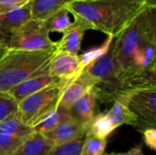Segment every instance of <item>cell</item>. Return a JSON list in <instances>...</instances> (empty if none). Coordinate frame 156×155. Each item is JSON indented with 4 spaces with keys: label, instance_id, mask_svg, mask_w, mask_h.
Returning a JSON list of instances; mask_svg holds the SVG:
<instances>
[{
    "label": "cell",
    "instance_id": "6da1fadb",
    "mask_svg": "<svg viewBox=\"0 0 156 155\" xmlns=\"http://www.w3.org/2000/svg\"><path fill=\"white\" fill-rule=\"evenodd\" d=\"M155 0H75L65 8L85 30H98L116 37Z\"/></svg>",
    "mask_w": 156,
    "mask_h": 155
},
{
    "label": "cell",
    "instance_id": "7a4b0ae2",
    "mask_svg": "<svg viewBox=\"0 0 156 155\" xmlns=\"http://www.w3.org/2000/svg\"><path fill=\"white\" fill-rule=\"evenodd\" d=\"M57 47L40 51L10 49L0 59V93H7L19 83L37 75L48 73Z\"/></svg>",
    "mask_w": 156,
    "mask_h": 155
},
{
    "label": "cell",
    "instance_id": "3957f363",
    "mask_svg": "<svg viewBox=\"0 0 156 155\" xmlns=\"http://www.w3.org/2000/svg\"><path fill=\"white\" fill-rule=\"evenodd\" d=\"M156 6L143 11L118 37H114L113 46L116 60L122 74L133 66V56L138 48L146 39H156Z\"/></svg>",
    "mask_w": 156,
    "mask_h": 155
},
{
    "label": "cell",
    "instance_id": "277c9868",
    "mask_svg": "<svg viewBox=\"0 0 156 155\" xmlns=\"http://www.w3.org/2000/svg\"><path fill=\"white\" fill-rule=\"evenodd\" d=\"M62 90L59 84L52 85L21 100L16 110L21 122L33 129L47 114L58 108Z\"/></svg>",
    "mask_w": 156,
    "mask_h": 155
},
{
    "label": "cell",
    "instance_id": "5b68a950",
    "mask_svg": "<svg viewBox=\"0 0 156 155\" xmlns=\"http://www.w3.org/2000/svg\"><path fill=\"white\" fill-rule=\"evenodd\" d=\"M57 47L49 37L43 21L31 19L9 36L8 48L24 51H40Z\"/></svg>",
    "mask_w": 156,
    "mask_h": 155
},
{
    "label": "cell",
    "instance_id": "8992f818",
    "mask_svg": "<svg viewBox=\"0 0 156 155\" xmlns=\"http://www.w3.org/2000/svg\"><path fill=\"white\" fill-rule=\"evenodd\" d=\"M128 106L137 117L135 128L144 132L156 125V88L145 89L133 93L128 100Z\"/></svg>",
    "mask_w": 156,
    "mask_h": 155
},
{
    "label": "cell",
    "instance_id": "52a82bcc",
    "mask_svg": "<svg viewBox=\"0 0 156 155\" xmlns=\"http://www.w3.org/2000/svg\"><path fill=\"white\" fill-rule=\"evenodd\" d=\"M34 132L25 125L16 111L0 122V155H13Z\"/></svg>",
    "mask_w": 156,
    "mask_h": 155
},
{
    "label": "cell",
    "instance_id": "ba28073f",
    "mask_svg": "<svg viewBox=\"0 0 156 155\" xmlns=\"http://www.w3.org/2000/svg\"><path fill=\"white\" fill-rule=\"evenodd\" d=\"M49 74L59 80V85L64 89L69 83L75 80L83 71L79 55L56 51L48 66Z\"/></svg>",
    "mask_w": 156,
    "mask_h": 155
},
{
    "label": "cell",
    "instance_id": "9c48e42d",
    "mask_svg": "<svg viewBox=\"0 0 156 155\" xmlns=\"http://www.w3.org/2000/svg\"><path fill=\"white\" fill-rule=\"evenodd\" d=\"M113 41L105 54L89 64L82 71L94 80L95 85L100 81L122 76V69L115 58Z\"/></svg>",
    "mask_w": 156,
    "mask_h": 155
},
{
    "label": "cell",
    "instance_id": "30bf717a",
    "mask_svg": "<svg viewBox=\"0 0 156 155\" xmlns=\"http://www.w3.org/2000/svg\"><path fill=\"white\" fill-rule=\"evenodd\" d=\"M86 131L87 128L78 122L69 111H66L58 126L53 131L44 135L48 137L55 146H58L84 136Z\"/></svg>",
    "mask_w": 156,
    "mask_h": 155
},
{
    "label": "cell",
    "instance_id": "8fae6325",
    "mask_svg": "<svg viewBox=\"0 0 156 155\" xmlns=\"http://www.w3.org/2000/svg\"><path fill=\"white\" fill-rule=\"evenodd\" d=\"M56 84H59V80L57 78L51 76L48 72L35 76L19 83L18 85L11 89L6 94L9 95L18 104L27 97L41 90L42 89Z\"/></svg>",
    "mask_w": 156,
    "mask_h": 155
},
{
    "label": "cell",
    "instance_id": "7c38bea8",
    "mask_svg": "<svg viewBox=\"0 0 156 155\" xmlns=\"http://www.w3.org/2000/svg\"><path fill=\"white\" fill-rule=\"evenodd\" d=\"M95 86V82L83 72L63 90L58 100V107L69 111L73 104Z\"/></svg>",
    "mask_w": 156,
    "mask_h": 155
},
{
    "label": "cell",
    "instance_id": "4fadbf2b",
    "mask_svg": "<svg viewBox=\"0 0 156 155\" xmlns=\"http://www.w3.org/2000/svg\"><path fill=\"white\" fill-rule=\"evenodd\" d=\"M32 19L31 5L27 3L16 9L0 16V31L5 36H10L19 27Z\"/></svg>",
    "mask_w": 156,
    "mask_h": 155
},
{
    "label": "cell",
    "instance_id": "5bb4252c",
    "mask_svg": "<svg viewBox=\"0 0 156 155\" xmlns=\"http://www.w3.org/2000/svg\"><path fill=\"white\" fill-rule=\"evenodd\" d=\"M97 98L92 89L83 95L69 111V113L88 129L90 123L95 117Z\"/></svg>",
    "mask_w": 156,
    "mask_h": 155
},
{
    "label": "cell",
    "instance_id": "9a60e30c",
    "mask_svg": "<svg viewBox=\"0 0 156 155\" xmlns=\"http://www.w3.org/2000/svg\"><path fill=\"white\" fill-rule=\"evenodd\" d=\"M85 31L80 24L73 21L70 26L62 33V37L57 41V50L78 56Z\"/></svg>",
    "mask_w": 156,
    "mask_h": 155
},
{
    "label": "cell",
    "instance_id": "2e32d148",
    "mask_svg": "<svg viewBox=\"0 0 156 155\" xmlns=\"http://www.w3.org/2000/svg\"><path fill=\"white\" fill-rule=\"evenodd\" d=\"M54 147L48 137L34 132L13 155H48Z\"/></svg>",
    "mask_w": 156,
    "mask_h": 155
},
{
    "label": "cell",
    "instance_id": "e0dca14e",
    "mask_svg": "<svg viewBox=\"0 0 156 155\" xmlns=\"http://www.w3.org/2000/svg\"><path fill=\"white\" fill-rule=\"evenodd\" d=\"M128 98H120L113 101L111 110L106 112L107 117L112 122L115 129L127 124L135 127L137 124V117L128 106Z\"/></svg>",
    "mask_w": 156,
    "mask_h": 155
},
{
    "label": "cell",
    "instance_id": "ac0fdd59",
    "mask_svg": "<svg viewBox=\"0 0 156 155\" xmlns=\"http://www.w3.org/2000/svg\"><path fill=\"white\" fill-rule=\"evenodd\" d=\"M75 0H30L32 19L44 21Z\"/></svg>",
    "mask_w": 156,
    "mask_h": 155
},
{
    "label": "cell",
    "instance_id": "d6986e66",
    "mask_svg": "<svg viewBox=\"0 0 156 155\" xmlns=\"http://www.w3.org/2000/svg\"><path fill=\"white\" fill-rule=\"evenodd\" d=\"M44 26L46 29L50 32H58L63 33L65 32L72 24V21L69 17V11L63 7L58 11L48 16L46 20L43 21Z\"/></svg>",
    "mask_w": 156,
    "mask_h": 155
},
{
    "label": "cell",
    "instance_id": "ffe728a7",
    "mask_svg": "<svg viewBox=\"0 0 156 155\" xmlns=\"http://www.w3.org/2000/svg\"><path fill=\"white\" fill-rule=\"evenodd\" d=\"M87 131L100 139L106 140L107 137L115 131V127L109 120L106 113H101L94 117Z\"/></svg>",
    "mask_w": 156,
    "mask_h": 155
},
{
    "label": "cell",
    "instance_id": "44dd1931",
    "mask_svg": "<svg viewBox=\"0 0 156 155\" xmlns=\"http://www.w3.org/2000/svg\"><path fill=\"white\" fill-rule=\"evenodd\" d=\"M107 140L100 139L86 131L80 155H104Z\"/></svg>",
    "mask_w": 156,
    "mask_h": 155
},
{
    "label": "cell",
    "instance_id": "7402d4cb",
    "mask_svg": "<svg viewBox=\"0 0 156 155\" xmlns=\"http://www.w3.org/2000/svg\"><path fill=\"white\" fill-rule=\"evenodd\" d=\"M65 111H66V110H63V109L58 107L56 110H54L53 111L47 114L33 128V131L35 132H39L42 134H46V133L53 131L58 126V124L60 122Z\"/></svg>",
    "mask_w": 156,
    "mask_h": 155
},
{
    "label": "cell",
    "instance_id": "603a6c76",
    "mask_svg": "<svg viewBox=\"0 0 156 155\" xmlns=\"http://www.w3.org/2000/svg\"><path fill=\"white\" fill-rule=\"evenodd\" d=\"M113 39H114L113 37L108 36L107 39L103 42L102 45H101L100 47H97V48H92L85 51L82 55L79 56L80 63L82 69H84L89 64H90L91 62H93L94 60H96L97 58L101 57L103 54H105L108 51L109 48L111 47Z\"/></svg>",
    "mask_w": 156,
    "mask_h": 155
},
{
    "label": "cell",
    "instance_id": "cb8c5ba5",
    "mask_svg": "<svg viewBox=\"0 0 156 155\" xmlns=\"http://www.w3.org/2000/svg\"><path fill=\"white\" fill-rule=\"evenodd\" d=\"M84 138L85 135L67 143L55 146L48 155H80Z\"/></svg>",
    "mask_w": 156,
    "mask_h": 155
},
{
    "label": "cell",
    "instance_id": "d4e9b609",
    "mask_svg": "<svg viewBox=\"0 0 156 155\" xmlns=\"http://www.w3.org/2000/svg\"><path fill=\"white\" fill-rule=\"evenodd\" d=\"M17 110V103L6 93H0V122L15 113Z\"/></svg>",
    "mask_w": 156,
    "mask_h": 155
},
{
    "label": "cell",
    "instance_id": "484cf974",
    "mask_svg": "<svg viewBox=\"0 0 156 155\" xmlns=\"http://www.w3.org/2000/svg\"><path fill=\"white\" fill-rule=\"evenodd\" d=\"M29 2L30 0H0V16L16 9Z\"/></svg>",
    "mask_w": 156,
    "mask_h": 155
},
{
    "label": "cell",
    "instance_id": "4316f807",
    "mask_svg": "<svg viewBox=\"0 0 156 155\" xmlns=\"http://www.w3.org/2000/svg\"><path fill=\"white\" fill-rule=\"evenodd\" d=\"M144 143L150 149L156 151V129L148 128L143 132Z\"/></svg>",
    "mask_w": 156,
    "mask_h": 155
},
{
    "label": "cell",
    "instance_id": "83f0119b",
    "mask_svg": "<svg viewBox=\"0 0 156 155\" xmlns=\"http://www.w3.org/2000/svg\"><path fill=\"white\" fill-rule=\"evenodd\" d=\"M105 155H144L143 152L142 145H137L133 147L131 150H129L126 153H110Z\"/></svg>",
    "mask_w": 156,
    "mask_h": 155
},
{
    "label": "cell",
    "instance_id": "f1b7e54d",
    "mask_svg": "<svg viewBox=\"0 0 156 155\" xmlns=\"http://www.w3.org/2000/svg\"><path fill=\"white\" fill-rule=\"evenodd\" d=\"M8 42H9V37L5 36L0 31V48H8Z\"/></svg>",
    "mask_w": 156,
    "mask_h": 155
},
{
    "label": "cell",
    "instance_id": "f546056e",
    "mask_svg": "<svg viewBox=\"0 0 156 155\" xmlns=\"http://www.w3.org/2000/svg\"><path fill=\"white\" fill-rule=\"evenodd\" d=\"M8 50V48H0V59H1V58L6 53V51Z\"/></svg>",
    "mask_w": 156,
    "mask_h": 155
}]
</instances>
